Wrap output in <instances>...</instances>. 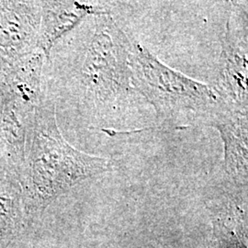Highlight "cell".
<instances>
[{"label": "cell", "instance_id": "9", "mask_svg": "<svg viewBox=\"0 0 248 248\" xmlns=\"http://www.w3.org/2000/svg\"><path fill=\"white\" fill-rule=\"evenodd\" d=\"M214 232L222 248H247V187L226 191L213 199Z\"/></svg>", "mask_w": 248, "mask_h": 248}, {"label": "cell", "instance_id": "8", "mask_svg": "<svg viewBox=\"0 0 248 248\" xmlns=\"http://www.w3.org/2000/svg\"><path fill=\"white\" fill-rule=\"evenodd\" d=\"M38 48L46 59L57 42L89 16L108 15V11L97 5L77 1H42Z\"/></svg>", "mask_w": 248, "mask_h": 248}, {"label": "cell", "instance_id": "4", "mask_svg": "<svg viewBox=\"0 0 248 248\" xmlns=\"http://www.w3.org/2000/svg\"><path fill=\"white\" fill-rule=\"evenodd\" d=\"M248 11L233 6L226 22L214 86L226 106L248 110Z\"/></svg>", "mask_w": 248, "mask_h": 248}, {"label": "cell", "instance_id": "3", "mask_svg": "<svg viewBox=\"0 0 248 248\" xmlns=\"http://www.w3.org/2000/svg\"><path fill=\"white\" fill-rule=\"evenodd\" d=\"M81 69L82 83L99 101L127 96L132 87L131 38L108 14L98 16Z\"/></svg>", "mask_w": 248, "mask_h": 248}, {"label": "cell", "instance_id": "1", "mask_svg": "<svg viewBox=\"0 0 248 248\" xmlns=\"http://www.w3.org/2000/svg\"><path fill=\"white\" fill-rule=\"evenodd\" d=\"M112 168V160L83 153L66 142L57 125L54 103L43 99L36 107L16 176L23 218L29 221L41 215L74 186Z\"/></svg>", "mask_w": 248, "mask_h": 248}, {"label": "cell", "instance_id": "2", "mask_svg": "<svg viewBox=\"0 0 248 248\" xmlns=\"http://www.w3.org/2000/svg\"><path fill=\"white\" fill-rule=\"evenodd\" d=\"M129 63L133 89L155 108L164 131L205 126L207 119L222 102L212 86L169 67L133 39Z\"/></svg>", "mask_w": 248, "mask_h": 248}, {"label": "cell", "instance_id": "7", "mask_svg": "<svg viewBox=\"0 0 248 248\" xmlns=\"http://www.w3.org/2000/svg\"><path fill=\"white\" fill-rule=\"evenodd\" d=\"M36 107L0 82V145L15 171L20 168Z\"/></svg>", "mask_w": 248, "mask_h": 248}, {"label": "cell", "instance_id": "6", "mask_svg": "<svg viewBox=\"0 0 248 248\" xmlns=\"http://www.w3.org/2000/svg\"><path fill=\"white\" fill-rule=\"evenodd\" d=\"M205 126L216 129L224 148L223 169L233 185L248 186V110L226 106L221 102Z\"/></svg>", "mask_w": 248, "mask_h": 248}, {"label": "cell", "instance_id": "10", "mask_svg": "<svg viewBox=\"0 0 248 248\" xmlns=\"http://www.w3.org/2000/svg\"><path fill=\"white\" fill-rule=\"evenodd\" d=\"M20 218L23 213L18 181L0 182V243L13 234Z\"/></svg>", "mask_w": 248, "mask_h": 248}, {"label": "cell", "instance_id": "5", "mask_svg": "<svg viewBox=\"0 0 248 248\" xmlns=\"http://www.w3.org/2000/svg\"><path fill=\"white\" fill-rule=\"evenodd\" d=\"M41 2L0 1V66L39 50Z\"/></svg>", "mask_w": 248, "mask_h": 248}]
</instances>
